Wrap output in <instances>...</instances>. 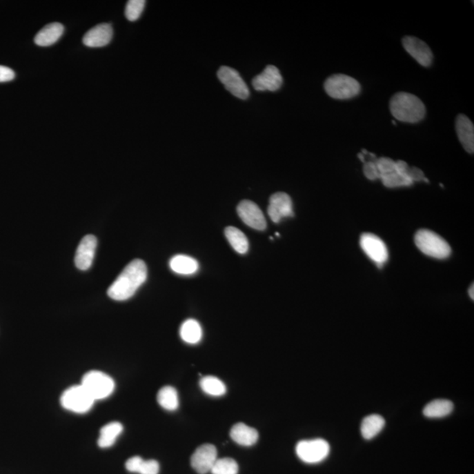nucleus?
<instances>
[{
	"mask_svg": "<svg viewBox=\"0 0 474 474\" xmlns=\"http://www.w3.org/2000/svg\"><path fill=\"white\" fill-rule=\"evenodd\" d=\"M147 275L146 264L143 260L132 261L108 288L109 297L119 302L133 297L140 286L146 282Z\"/></svg>",
	"mask_w": 474,
	"mask_h": 474,
	"instance_id": "nucleus-1",
	"label": "nucleus"
},
{
	"mask_svg": "<svg viewBox=\"0 0 474 474\" xmlns=\"http://www.w3.org/2000/svg\"><path fill=\"white\" fill-rule=\"evenodd\" d=\"M393 118L406 124H417L424 120L426 108L418 97L408 92L395 93L389 104Z\"/></svg>",
	"mask_w": 474,
	"mask_h": 474,
	"instance_id": "nucleus-2",
	"label": "nucleus"
},
{
	"mask_svg": "<svg viewBox=\"0 0 474 474\" xmlns=\"http://www.w3.org/2000/svg\"><path fill=\"white\" fill-rule=\"evenodd\" d=\"M415 243L422 253L437 259H447L451 253L449 244L443 237L428 230L417 231Z\"/></svg>",
	"mask_w": 474,
	"mask_h": 474,
	"instance_id": "nucleus-3",
	"label": "nucleus"
},
{
	"mask_svg": "<svg viewBox=\"0 0 474 474\" xmlns=\"http://www.w3.org/2000/svg\"><path fill=\"white\" fill-rule=\"evenodd\" d=\"M324 89L331 98L349 99L359 95L361 86L353 77L344 74H334L326 79Z\"/></svg>",
	"mask_w": 474,
	"mask_h": 474,
	"instance_id": "nucleus-4",
	"label": "nucleus"
},
{
	"mask_svg": "<svg viewBox=\"0 0 474 474\" xmlns=\"http://www.w3.org/2000/svg\"><path fill=\"white\" fill-rule=\"evenodd\" d=\"M81 385L95 402L108 398L115 388L114 379L99 371L86 373L83 377Z\"/></svg>",
	"mask_w": 474,
	"mask_h": 474,
	"instance_id": "nucleus-5",
	"label": "nucleus"
},
{
	"mask_svg": "<svg viewBox=\"0 0 474 474\" xmlns=\"http://www.w3.org/2000/svg\"><path fill=\"white\" fill-rule=\"evenodd\" d=\"M95 403V399L83 388L81 384L70 386L61 396V404L63 408L77 414L89 412Z\"/></svg>",
	"mask_w": 474,
	"mask_h": 474,
	"instance_id": "nucleus-6",
	"label": "nucleus"
},
{
	"mask_svg": "<svg viewBox=\"0 0 474 474\" xmlns=\"http://www.w3.org/2000/svg\"><path fill=\"white\" fill-rule=\"evenodd\" d=\"M296 454L299 460L307 464H318L327 459L330 446L322 438L299 441L296 446Z\"/></svg>",
	"mask_w": 474,
	"mask_h": 474,
	"instance_id": "nucleus-7",
	"label": "nucleus"
},
{
	"mask_svg": "<svg viewBox=\"0 0 474 474\" xmlns=\"http://www.w3.org/2000/svg\"><path fill=\"white\" fill-rule=\"evenodd\" d=\"M360 246L369 259H372L380 268L388 259L386 245L375 235L366 233L361 235Z\"/></svg>",
	"mask_w": 474,
	"mask_h": 474,
	"instance_id": "nucleus-8",
	"label": "nucleus"
},
{
	"mask_svg": "<svg viewBox=\"0 0 474 474\" xmlns=\"http://www.w3.org/2000/svg\"><path fill=\"white\" fill-rule=\"evenodd\" d=\"M219 79L224 83L226 89L238 99H247L250 96L249 88L240 74L233 68L222 66L218 72Z\"/></svg>",
	"mask_w": 474,
	"mask_h": 474,
	"instance_id": "nucleus-9",
	"label": "nucleus"
},
{
	"mask_svg": "<svg viewBox=\"0 0 474 474\" xmlns=\"http://www.w3.org/2000/svg\"><path fill=\"white\" fill-rule=\"evenodd\" d=\"M217 449L213 444H205L197 448L192 454L191 465L192 468L199 474L211 472L216 460H218Z\"/></svg>",
	"mask_w": 474,
	"mask_h": 474,
	"instance_id": "nucleus-10",
	"label": "nucleus"
},
{
	"mask_svg": "<svg viewBox=\"0 0 474 474\" xmlns=\"http://www.w3.org/2000/svg\"><path fill=\"white\" fill-rule=\"evenodd\" d=\"M237 213L245 224L257 230L266 228V217L259 206L250 201H243L237 206Z\"/></svg>",
	"mask_w": 474,
	"mask_h": 474,
	"instance_id": "nucleus-11",
	"label": "nucleus"
},
{
	"mask_svg": "<svg viewBox=\"0 0 474 474\" xmlns=\"http://www.w3.org/2000/svg\"><path fill=\"white\" fill-rule=\"evenodd\" d=\"M405 50L422 66H431L433 61V54L431 48L424 41L414 37H405L402 39Z\"/></svg>",
	"mask_w": 474,
	"mask_h": 474,
	"instance_id": "nucleus-12",
	"label": "nucleus"
},
{
	"mask_svg": "<svg viewBox=\"0 0 474 474\" xmlns=\"http://www.w3.org/2000/svg\"><path fill=\"white\" fill-rule=\"evenodd\" d=\"M268 215L275 224H279L283 218L292 217L293 201L290 196L285 192H276L270 196Z\"/></svg>",
	"mask_w": 474,
	"mask_h": 474,
	"instance_id": "nucleus-13",
	"label": "nucleus"
},
{
	"mask_svg": "<svg viewBox=\"0 0 474 474\" xmlns=\"http://www.w3.org/2000/svg\"><path fill=\"white\" fill-rule=\"evenodd\" d=\"M283 77L278 68L268 66L257 77H255L253 85L257 91L275 92L282 87Z\"/></svg>",
	"mask_w": 474,
	"mask_h": 474,
	"instance_id": "nucleus-14",
	"label": "nucleus"
},
{
	"mask_svg": "<svg viewBox=\"0 0 474 474\" xmlns=\"http://www.w3.org/2000/svg\"><path fill=\"white\" fill-rule=\"evenodd\" d=\"M97 248V238L95 235H88L83 238L77 247L75 264L77 269L86 270L92 266L95 259Z\"/></svg>",
	"mask_w": 474,
	"mask_h": 474,
	"instance_id": "nucleus-15",
	"label": "nucleus"
},
{
	"mask_svg": "<svg viewBox=\"0 0 474 474\" xmlns=\"http://www.w3.org/2000/svg\"><path fill=\"white\" fill-rule=\"evenodd\" d=\"M112 38V28L109 24H99L90 29L83 38V43L87 47L101 48L106 46Z\"/></svg>",
	"mask_w": 474,
	"mask_h": 474,
	"instance_id": "nucleus-16",
	"label": "nucleus"
},
{
	"mask_svg": "<svg viewBox=\"0 0 474 474\" xmlns=\"http://www.w3.org/2000/svg\"><path fill=\"white\" fill-rule=\"evenodd\" d=\"M456 132L464 149L470 154L474 151V126L470 119L460 115L456 119Z\"/></svg>",
	"mask_w": 474,
	"mask_h": 474,
	"instance_id": "nucleus-17",
	"label": "nucleus"
},
{
	"mask_svg": "<svg viewBox=\"0 0 474 474\" xmlns=\"http://www.w3.org/2000/svg\"><path fill=\"white\" fill-rule=\"evenodd\" d=\"M232 440L241 446H253L259 440V432L254 428L239 422L232 427L230 431Z\"/></svg>",
	"mask_w": 474,
	"mask_h": 474,
	"instance_id": "nucleus-18",
	"label": "nucleus"
},
{
	"mask_svg": "<svg viewBox=\"0 0 474 474\" xmlns=\"http://www.w3.org/2000/svg\"><path fill=\"white\" fill-rule=\"evenodd\" d=\"M64 28L62 24L50 23L45 26L34 37V43L41 47H48L57 43L62 37Z\"/></svg>",
	"mask_w": 474,
	"mask_h": 474,
	"instance_id": "nucleus-19",
	"label": "nucleus"
},
{
	"mask_svg": "<svg viewBox=\"0 0 474 474\" xmlns=\"http://www.w3.org/2000/svg\"><path fill=\"white\" fill-rule=\"evenodd\" d=\"M122 431H124V426H122L121 422H112L106 424L99 431V446L101 448H109L114 446L116 440L121 436Z\"/></svg>",
	"mask_w": 474,
	"mask_h": 474,
	"instance_id": "nucleus-20",
	"label": "nucleus"
},
{
	"mask_svg": "<svg viewBox=\"0 0 474 474\" xmlns=\"http://www.w3.org/2000/svg\"><path fill=\"white\" fill-rule=\"evenodd\" d=\"M126 468H127L128 472L131 473L158 474L159 473L160 466L156 460H144L139 456H135L130 457L126 462Z\"/></svg>",
	"mask_w": 474,
	"mask_h": 474,
	"instance_id": "nucleus-21",
	"label": "nucleus"
},
{
	"mask_svg": "<svg viewBox=\"0 0 474 474\" xmlns=\"http://www.w3.org/2000/svg\"><path fill=\"white\" fill-rule=\"evenodd\" d=\"M170 269L180 275H192L199 269V263L192 257L177 255L170 261Z\"/></svg>",
	"mask_w": 474,
	"mask_h": 474,
	"instance_id": "nucleus-22",
	"label": "nucleus"
},
{
	"mask_svg": "<svg viewBox=\"0 0 474 474\" xmlns=\"http://www.w3.org/2000/svg\"><path fill=\"white\" fill-rule=\"evenodd\" d=\"M386 422L382 415H370L361 424V434L364 440H371L379 435L385 427Z\"/></svg>",
	"mask_w": 474,
	"mask_h": 474,
	"instance_id": "nucleus-23",
	"label": "nucleus"
},
{
	"mask_svg": "<svg viewBox=\"0 0 474 474\" xmlns=\"http://www.w3.org/2000/svg\"><path fill=\"white\" fill-rule=\"evenodd\" d=\"M453 403L448 399H434L425 406L424 415L428 418H443L451 414L453 411Z\"/></svg>",
	"mask_w": 474,
	"mask_h": 474,
	"instance_id": "nucleus-24",
	"label": "nucleus"
},
{
	"mask_svg": "<svg viewBox=\"0 0 474 474\" xmlns=\"http://www.w3.org/2000/svg\"><path fill=\"white\" fill-rule=\"evenodd\" d=\"M202 328L201 324L193 319H188L183 322L180 328V337L182 340L189 344H196L202 338Z\"/></svg>",
	"mask_w": 474,
	"mask_h": 474,
	"instance_id": "nucleus-25",
	"label": "nucleus"
},
{
	"mask_svg": "<svg viewBox=\"0 0 474 474\" xmlns=\"http://www.w3.org/2000/svg\"><path fill=\"white\" fill-rule=\"evenodd\" d=\"M157 402L166 411H177L179 406L177 390L170 386H164L157 393Z\"/></svg>",
	"mask_w": 474,
	"mask_h": 474,
	"instance_id": "nucleus-26",
	"label": "nucleus"
},
{
	"mask_svg": "<svg viewBox=\"0 0 474 474\" xmlns=\"http://www.w3.org/2000/svg\"><path fill=\"white\" fill-rule=\"evenodd\" d=\"M225 235L228 243L237 253H247L249 250V241L243 232L235 227H228L226 228Z\"/></svg>",
	"mask_w": 474,
	"mask_h": 474,
	"instance_id": "nucleus-27",
	"label": "nucleus"
},
{
	"mask_svg": "<svg viewBox=\"0 0 474 474\" xmlns=\"http://www.w3.org/2000/svg\"><path fill=\"white\" fill-rule=\"evenodd\" d=\"M202 391L213 397H221L227 392L225 384L214 376L203 377L199 382Z\"/></svg>",
	"mask_w": 474,
	"mask_h": 474,
	"instance_id": "nucleus-28",
	"label": "nucleus"
},
{
	"mask_svg": "<svg viewBox=\"0 0 474 474\" xmlns=\"http://www.w3.org/2000/svg\"><path fill=\"white\" fill-rule=\"evenodd\" d=\"M379 179L382 180L383 185L388 188H396V187L411 186L413 185L411 179L407 176L403 175L397 170V167L391 172L382 174L379 176Z\"/></svg>",
	"mask_w": 474,
	"mask_h": 474,
	"instance_id": "nucleus-29",
	"label": "nucleus"
},
{
	"mask_svg": "<svg viewBox=\"0 0 474 474\" xmlns=\"http://www.w3.org/2000/svg\"><path fill=\"white\" fill-rule=\"evenodd\" d=\"M239 467L237 461L230 457L218 459L211 470L213 474H238Z\"/></svg>",
	"mask_w": 474,
	"mask_h": 474,
	"instance_id": "nucleus-30",
	"label": "nucleus"
},
{
	"mask_svg": "<svg viewBox=\"0 0 474 474\" xmlns=\"http://www.w3.org/2000/svg\"><path fill=\"white\" fill-rule=\"evenodd\" d=\"M145 4L146 2L144 0H130L128 1L125 9V15L128 21H137L143 14Z\"/></svg>",
	"mask_w": 474,
	"mask_h": 474,
	"instance_id": "nucleus-31",
	"label": "nucleus"
},
{
	"mask_svg": "<svg viewBox=\"0 0 474 474\" xmlns=\"http://www.w3.org/2000/svg\"><path fill=\"white\" fill-rule=\"evenodd\" d=\"M374 160L375 159L364 163L363 168L364 176H366L369 180H373V181L376 179H379L378 168H377Z\"/></svg>",
	"mask_w": 474,
	"mask_h": 474,
	"instance_id": "nucleus-32",
	"label": "nucleus"
},
{
	"mask_svg": "<svg viewBox=\"0 0 474 474\" xmlns=\"http://www.w3.org/2000/svg\"><path fill=\"white\" fill-rule=\"evenodd\" d=\"M14 77V70L8 67L0 66V83L12 81Z\"/></svg>",
	"mask_w": 474,
	"mask_h": 474,
	"instance_id": "nucleus-33",
	"label": "nucleus"
},
{
	"mask_svg": "<svg viewBox=\"0 0 474 474\" xmlns=\"http://www.w3.org/2000/svg\"><path fill=\"white\" fill-rule=\"evenodd\" d=\"M468 293H469L470 298L472 299L473 301V299H474V286H473V284L472 286H470Z\"/></svg>",
	"mask_w": 474,
	"mask_h": 474,
	"instance_id": "nucleus-34",
	"label": "nucleus"
},
{
	"mask_svg": "<svg viewBox=\"0 0 474 474\" xmlns=\"http://www.w3.org/2000/svg\"><path fill=\"white\" fill-rule=\"evenodd\" d=\"M357 157H359V159L362 161V162L364 164L366 162V157H364V155L362 153H359L357 154Z\"/></svg>",
	"mask_w": 474,
	"mask_h": 474,
	"instance_id": "nucleus-35",
	"label": "nucleus"
}]
</instances>
